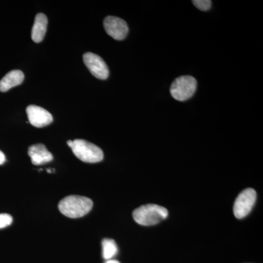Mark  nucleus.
Wrapping results in <instances>:
<instances>
[{
    "mask_svg": "<svg viewBox=\"0 0 263 263\" xmlns=\"http://www.w3.org/2000/svg\"><path fill=\"white\" fill-rule=\"evenodd\" d=\"M27 117L29 122L35 127H44L53 122V117L46 109L37 106L29 105L27 108Z\"/></svg>",
    "mask_w": 263,
    "mask_h": 263,
    "instance_id": "nucleus-8",
    "label": "nucleus"
},
{
    "mask_svg": "<svg viewBox=\"0 0 263 263\" xmlns=\"http://www.w3.org/2000/svg\"><path fill=\"white\" fill-rule=\"evenodd\" d=\"M197 81L193 76H185L178 78L171 85V94L178 101H186L195 94Z\"/></svg>",
    "mask_w": 263,
    "mask_h": 263,
    "instance_id": "nucleus-4",
    "label": "nucleus"
},
{
    "mask_svg": "<svg viewBox=\"0 0 263 263\" xmlns=\"http://www.w3.org/2000/svg\"><path fill=\"white\" fill-rule=\"evenodd\" d=\"M24 80L22 71L14 70L7 73L0 81V91L5 92L15 86L22 84Z\"/></svg>",
    "mask_w": 263,
    "mask_h": 263,
    "instance_id": "nucleus-10",
    "label": "nucleus"
},
{
    "mask_svg": "<svg viewBox=\"0 0 263 263\" xmlns=\"http://www.w3.org/2000/svg\"><path fill=\"white\" fill-rule=\"evenodd\" d=\"M168 216L167 209L156 204H147L138 208L133 212L134 220L143 226H155Z\"/></svg>",
    "mask_w": 263,
    "mask_h": 263,
    "instance_id": "nucleus-2",
    "label": "nucleus"
},
{
    "mask_svg": "<svg viewBox=\"0 0 263 263\" xmlns=\"http://www.w3.org/2000/svg\"><path fill=\"white\" fill-rule=\"evenodd\" d=\"M77 158L87 163H97L103 160L104 155L101 148L93 143L82 139L72 141L71 147Z\"/></svg>",
    "mask_w": 263,
    "mask_h": 263,
    "instance_id": "nucleus-3",
    "label": "nucleus"
},
{
    "mask_svg": "<svg viewBox=\"0 0 263 263\" xmlns=\"http://www.w3.org/2000/svg\"><path fill=\"white\" fill-rule=\"evenodd\" d=\"M28 155L34 165H41L53 160V157L46 147L41 143L32 145L29 148Z\"/></svg>",
    "mask_w": 263,
    "mask_h": 263,
    "instance_id": "nucleus-9",
    "label": "nucleus"
},
{
    "mask_svg": "<svg viewBox=\"0 0 263 263\" xmlns=\"http://www.w3.org/2000/svg\"><path fill=\"white\" fill-rule=\"evenodd\" d=\"M67 145H68L69 146L72 147V141H68L67 142Z\"/></svg>",
    "mask_w": 263,
    "mask_h": 263,
    "instance_id": "nucleus-17",
    "label": "nucleus"
},
{
    "mask_svg": "<svg viewBox=\"0 0 263 263\" xmlns=\"http://www.w3.org/2000/svg\"><path fill=\"white\" fill-rule=\"evenodd\" d=\"M107 34L117 41H122L127 37L129 28L125 21L118 17L108 16L103 22Z\"/></svg>",
    "mask_w": 263,
    "mask_h": 263,
    "instance_id": "nucleus-7",
    "label": "nucleus"
},
{
    "mask_svg": "<svg viewBox=\"0 0 263 263\" xmlns=\"http://www.w3.org/2000/svg\"><path fill=\"white\" fill-rule=\"evenodd\" d=\"M85 65L89 69L91 73L97 79L105 80L109 76L108 66L105 61L98 55L93 53H84L83 56Z\"/></svg>",
    "mask_w": 263,
    "mask_h": 263,
    "instance_id": "nucleus-6",
    "label": "nucleus"
},
{
    "mask_svg": "<svg viewBox=\"0 0 263 263\" xmlns=\"http://www.w3.org/2000/svg\"><path fill=\"white\" fill-rule=\"evenodd\" d=\"M91 199L79 195H70L62 199L59 203V210L67 217L76 219L86 216L91 210Z\"/></svg>",
    "mask_w": 263,
    "mask_h": 263,
    "instance_id": "nucleus-1",
    "label": "nucleus"
},
{
    "mask_svg": "<svg viewBox=\"0 0 263 263\" xmlns=\"http://www.w3.org/2000/svg\"><path fill=\"white\" fill-rule=\"evenodd\" d=\"M48 18L43 13H38L32 29V39L34 43L42 42L47 30Z\"/></svg>",
    "mask_w": 263,
    "mask_h": 263,
    "instance_id": "nucleus-11",
    "label": "nucleus"
},
{
    "mask_svg": "<svg viewBox=\"0 0 263 263\" xmlns=\"http://www.w3.org/2000/svg\"><path fill=\"white\" fill-rule=\"evenodd\" d=\"M257 199V193L253 189L243 190L237 197L233 207V212L237 219L246 217L253 209Z\"/></svg>",
    "mask_w": 263,
    "mask_h": 263,
    "instance_id": "nucleus-5",
    "label": "nucleus"
},
{
    "mask_svg": "<svg viewBox=\"0 0 263 263\" xmlns=\"http://www.w3.org/2000/svg\"><path fill=\"white\" fill-rule=\"evenodd\" d=\"M105 263H120L119 261L114 260V259H110V260L107 261Z\"/></svg>",
    "mask_w": 263,
    "mask_h": 263,
    "instance_id": "nucleus-16",
    "label": "nucleus"
},
{
    "mask_svg": "<svg viewBox=\"0 0 263 263\" xmlns=\"http://www.w3.org/2000/svg\"><path fill=\"white\" fill-rule=\"evenodd\" d=\"M13 222V217L8 214H0V229L10 226Z\"/></svg>",
    "mask_w": 263,
    "mask_h": 263,
    "instance_id": "nucleus-14",
    "label": "nucleus"
},
{
    "mask_svg": "<svg viewBox=\"0 0 263 263\" xmlns=\"http://www.w3.org/2000/svg\"><path fill=\"white\" fill-rule=\"evenodd\" d=\"M5 160H6V158H5L4 153L2 151H0V164H4Z\"/></svg>",
    "mask_w": 263,
    "mask_h": 263,
    "instance_id": "nucleus-15",
    "label": "nucleus"
},
{
    "mask_svg": "<svg viewBox=\"0 0 263 263\" xmlns=\"http://www.w3.org/2000/svg\"><path fill=\"white\" fill-rule=\"evenodd\" d=\"M193 3L199 10L206 11V10L210 9L211 7H212V2L210 0H194Z\"/></svg>",
    "mask_w": 263,
    "mask_h": 263,
    "instance_id": "nucleus-13",
    "label": "nucleus"
},
{
    "mask_svg": "<svg viewBox=\"0 0 263 263\" xmlns=\"http://www.w3.org/2000/svg\"><path fill=\"white\" fill-rule=\"evenodd\" d=\"M103 245V257L105 259H110L118 252V247L114 240L105 238L102 242Z\"/></svg>",
    "mask_w": 263,
    "mask_h": 263,
    "instance_id": "nucleus-12",
    "label": "nucleus"
}]
</instances>
